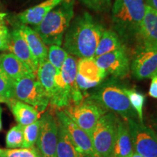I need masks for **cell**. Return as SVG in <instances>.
Wrapping results in <instances>:
<instances>
[{
    "label": "cell",
    "mask_w": 157,
    "mask_h": 157,
    "mask_svg": "<svg viewBox=\"0 0 157 157\" xmlns=\"http://www.w3.org/2000/svg\"><path fill=\"white\" fill-rule=\"evenodd\" d=\"M103 31V25L88 13L78 15L72 19L64 35L63 49L79 58H95Z\"/></svg>",
    "instance_id": "obj_1"
},
{
    "label": "cell",
    "mask_w": 157,
    "mask_h": 157,
    "mask_svg": "<svg viewBox=\"0 0 157 157\" xmlns=\"http://www.w3.org/2000/svg\"><path fill=\"white\" fill-rule=\"evenodd\" d=\"M130 70L137 79L157 76V48L137 45L131 61Z\"/></svg>",
    "instance_id": "obj_10"
},
{
    "label": "cell",
    "mask_w": 157,
    "mask_h": 157,
    "mask_svg": "<svg viewBox=\"0 0 157 157\" xmlns=\"http://www.w3.org/2000/svg\"><path fill=\"white\" fill-rule=\"evenodd\" d=\"M15 28L19 31L20 34L25 39L29 48H30L31 53L38 62V64L48 59V47L43 42L38 33L32 27L17 23Z\"/></svg>",
    "instance_id": "obj_15"
},
{
    "label": "cell",
    "mask_w": 157,
    "mask_h": 157,
    "mask_svg": "<svg viewBox=\"0 0 157 157\" xmlns=\"http://www.w3.org/2000/svg\"><path fill=\"white\" fill-rule=\"evenodd\" d=\"M145 0H114L112 7V30L124 44L137 43L146 10Z\"/></svg>",
    "instance_id": "obj_2"
},
{
    "label": "cell",
    "mask_w": 157,
    "mask_h": 157,
    "mask_svg": "<svg viewBox=\"0 0 157 157\" xmlns=\"http://www.w3.org/2000/svg\"><path fill=\"white\" fill-rule=\"evenodd\" d=\"M130 157H143V156H141L140 154H137V153H133L132 154V156H131Z\"/></svg>",
    "instance_id": "obj_39"
},
{
    "label": "cell",
    "mask_w": 157,
    "mask_h": 157,
    "mask_svg": "<svg viewBox=\"0 0 157 157\" xmlns=\"http://www.w3.org/2000/svg\"><path fill=\"white\" fill-rule=\"evenodd\" d=\"M133 149L143 157H157V135L139 120L127 121Z\"/></svg>",
    "instance_id": "obj_8"
},
{
    "label": "cell",
    "mask_w": 157,
    "mask_h": 157,
    "mask_svg": "<svg viewBox=\"0 0 157 157\" xmlns=\"http://www.w3.org/2000/svg\"><path fill=\"white\" fill-rule=\"evenodd\" d=\"M74 15V1L64 0L48 13L42 22L32 28L47 46H61L64 35Z\"/></svg>",
    "instance_id": "obj_4"
},
{
    "label": "cell",
    "mask_w": 157,
    "mask_h": 157,
    "mask_svg": "<svg viewBox=\"0 0 157 157\" xmlns=\"http://www.w3.org/2000/svg\"><path fill=\"white\" fill-rule=\"evenodd\" d=\"M95 90L87 97L93 100L105 111H111L120 115L124 120H139L136 111L130 105L124 92V87L118 82L117 78H111L100 83Z\"/></svg>",
    "instance_id": "obj_3"
},
{
    "label": "cell",
    "mask_w": 157,
    "mask_h": 157,
    "mask_svg": "<svg viewBox=\"0 0 157 157\" xmlns=\"http://www.w3.org/2000/svg\"><path fill=\"white\" fill-rule=\"evenodd\" d=\"M78 73L82 76L98 82H102L108 74L96 63L95 58H80L77 62Z\"/></svg>",
    "instance_id": "obj_23"
},
{
    "label": "cell",
    "mask_w": 157,
    "mask_h": 157,
    "mask_svg": "<svg viewBox=\"0 0 157 157\" xmlns=\"http://www.w3.org/2000/svg\"><path fill=\"white\" fill-rule=\"evenodd\" d=\"M148 94L151 97L157 99V76H155V77L151 78Z\"/></svg>",
    "instance_id": "obj_34"
},
{
    "label": "cell",
    "mask_w": 157,
    "mask_h": 157,
    "mask_svg": "<svg viewBox=\"0 0 157 157\" xmlns=\"http://www.w3.org/2000/svg\"><path fill=\"white\" fill-rule=\"evenodd\" d=\"M0 68L13 82L25 76H36L26 65L12 53L0 56Z\"/></svg>",
    "instance_id": "obj_18"
},
{
    "label": "cell",
    "mask_w": 157,
    "mask_h": 157,
    "mask_svg": "<svg viewBox=\"0 0 157 157\" xmlns=\"http://www.w3.org/2000/svg\"><path fill=\"white\" fill-rule=\"evenodd\" d=\"M10 39V32L5 25V23L0 25V50H8Z\"/></svg>",
    "instance_id": "obj_32"
},
{
    "label": "cell",
    "mask_w": 157,
    "mask_h": 157,
    "mask_svg": "<svg viewBox=\"0 0 157 157\" xmlns=\"http://www.w3.org/2000/svg\"><path fill=\"white\" fill-rule=\"evenodd\" d=\"M40 121L37 120L31 124L24 126L23 128V148H31L34 146L39 137Z\"/></svg>",
    "instance_id": "obj_29"
},
{
    "label": "cell",
    "mask_w": 157,
    "mask_h": 157,
    "mask_svg": "<svg viewBox=\"0 0 157 157\" xmlns=\"http://www.w3.org/2000/svg\"><path fill=\"white\" fill-rule=\"evenodd\" d=\"M23 128L24 126L17 124L7 132L5 137L6 146L7 148H23Z\"/></svg>",
    "instance_id": "obj_25"
},
{
    "label": "cell",
    "mask_w": 157,
    "mask_h": 157,
    "mask_svg": "<svg viewBox=\"0 0 157 157\" xmlns=\"http://www.w3.org/2000/svg\"><path fill=\"white\" fill-rule=\"evenodd\" d=\"M95 59L100 68L114 78H125L130 71L129 58L126 48L96 57Z\"/></svg>",
    "instance_id": "obj_11"
},
{
    "label": "cell",
    "mask_w": 157,
    "mask_h": 157,
    "mask_svg": "<svg viewBox=\"0 0 157 157\" xmlns=\"http://www.w3.org/2000/svg\"><path fill=\"white\" fill-rule=\"evenodd\" d=\"M0 96L9 100L13 98V82L0 68Z\"/></svg>",
    "instance_id": "obj_30"
},
{
    "label": "cell",
    "mask_w": 157,
    "mask_h": 157,
    "mask_svg": "<svg viewBox=\"0 0 157 157\" xmlns=\"http://www.w3.org/2000/svg\"><path fill=\"white\" fill-rule=\"evenodd\" d=\"M157 48V11L146 5L137 45ZM136 45V46H137Z\"/></svg>",
    "instance_id": "obj_14"
},
{
    "label": "cell",
    "mask_w": 157,
    "mask_h": 157,
    "mask_svg": "<svg viewBox=\"0 0 157 157\" xmlns=\"http://www.w3.org/2000/svg\"><path fill=\"white\" fill-rule=\"evenodd\" d=\"M124 48L126 47L114 31L113 30H104L98 42L95 58Z\"/></svg>",
    "instance_id": "obj_24"
},
{
    "label": "cell",
    "mask_w": 157,
    "mask_h": 157,
    "mask_svg": "<svg viewBox=\"0 0 157 157\" xmlns=\"http://www.w3.org/2000/svg\"><path fill=\"white\" fill-rule=\"evenodd\" d=\"M64 0H45L39 5L25 10L17 15L18 23L35 26L39 24L44 17Z\"/></svg>",
    "instance_id": "obj_16"
},
{
    "label": "cell",
    "mask_w": 157,
    "mask_h": 157,
    "mask_svg": "<svg viewBox=\"0 0 157 157\" xmlns=\"http://www.w3.org/2000/svg\"><path fill=\"white\" fill-rule=\"evenodd\" d=\"M8 50L10 53L14 55L23 63L26 65L36 75V71L39 66L38 62L31 53L30 48H29L25 39L16 28L10 32Z\"/></svg>",
    "instance_id": "obj_13"
},
{
    "label": "cell",
    "mask_w": 157,
    "mask_h": 157,
    "mask_svg": "<svg viewBox=\"0 0 157 157\" xmlns=\"http://www.w3.org/2000/svg\"><path fill=\"white\" fill-rule=\"evenodd\" d=\"M0 157H42L38 148H0Z\"/></svg>",
    "instance_id": "obj_27"
},
{
    "label": "cell",
    "mask_w": 157,
    "mask_h": 157,
    "mask_svg": "<svg viewBox=\"0 0 157 157\" xmlns=\"http://www.w3.org/2000/svg\"><path fill=\"white\" fill-rule=\"evenodd\" d=\"M13 98L29 104L41 113L50 103V98L36 76H25L13 82Z\"/></svg>",
    "instance_id": "obj_6"
},
{
    "label": "cell",
    "mask_w": 157,
    "mask_h": 157,
    "mask_svg": "<svg viewBox=\"0 0 157 157\" xmlns=\"http://www.w3.org/2000/svg\"><path fill=\"white\" fill-rule=\"evenodd\" d=\"M5 16H6L5 13H2L0 12V25L2 24V23H4V18H5Z\"/></svg>",
    "instance_id": "obj_36"
},
{
    "label": "cell",
    "mask_w": 157,
    "mask_h": 157,
    "mask_svg": "<svg viewBox=\"0 0 157 157\" xmlns=\"http://www.w3.org/2000/svg\"><path fill=\"white\" fill-rule=\"evenodd\" d=\"M124 92L128 98L130 105L136 111L138 119L140 122H143V106H144L145 101H146V97L143 93L137 91L135 89H128V88H124Z\"/></svg>",
    "instance_id": "obj_26"
},
{
    "label": "cell",
    "mask_w": 157,
    "mask_h": 157,
    "mask_svg": "<svg viewBox=\"0 0 157 157\" xmlns=\"http://www.w3.org/2000/svg\"><path fill=\"white\" fill-rule=\"evenodd\" d=\"M58 133L57 157H88L76 148L66 128L58 121Z\"/></svg>",
    "instance_id": "obj_21"
},
{
    "label": "cell",
    "mask_w": 157,
    "mask_h": 157,
    "mask_svg": "<svg viewBox=\"0 0 157 157\" xmlns=\"http://www.w3.org/2000/svg\"><path fill=\"white\" fill-rule=\"evenodd\" d=\"M14 116L15 120L23 126L31 124L39 120L42 113L29 104L13 98L7 103Z\"/></svg>",
    "instance_id": "obj_20"
},
{
    "label": "cell",
    "mask_w": 157,
    "mask_h": 157,
    "mask_svg": "<svg viewBox=\"0 0 157 157\" xmlns=\"http://www.w3.org/2000/svg\"><path fill=\"white\" fill-rule=\"evenodd\" d=\"M57 71L58 70L48 61V59L39 63L37 68L36 78L48 93L49 98L52 96L56 89L55 76Z\"/></svg>",
    "instance_id": "obj_22"
},
{
    "label": "cell",
    "mask_w": 157,
    "mask_h": 157,
    "mask_svg": "<svg viewBox=\"0 0 157 157\" xmlns=\"http://www.w3.org/2000/svg\"><path fill=\"white\" fill-rule=\"evenodd\" d=\"M37 148L42 157H57L58 125L56 117L50 111L41 116Z\"/></svg>",
    "instance_id": "obj_9"
},
{
    "label": "cell",
    "mask_w": 157,
    "mask_h": 157,
    "mask_svg": "<svg viewBox=\"0 0 157 157\" xmlns=\"http://www.w3.org/2000/svg\"><path fill=\"white\" fill-rule=\"evenodd\" d=\"M7 102H8V100L5 99V98H2V96H0V103H7Z\"/></svg>",
    "instance_id": "obj_38"
},
{
    "label": "cell",
    "mask_w": 157,
    "mask_h": 157,
    "mask_svg": "<svg viewBox=\"0 0 157 157\" xmlns=\"http://www.w3.org/2000/svg\"><path fill=\"white\" fill-rule=\"evenodd\" d=\"M90 137L101 116L107 113L103 107L88 97L77 104L70 103L61 110Z\"/></svg>",
    "instance_id": "obj_7"
},
{
    "label": "cell",
    "mask_w": 157,
    "mask_h": 157,
    "mask_svg": "<svg viewBox=\"0 0 157 157\" xmlns=\"http://www.w3.org/2000/svg\"><path fill=\"white\" fill-rule=\"evenodd\" d=\"M76 82L77 84L78 87L79 88V90L85 91L90 88H93L97 87V86L101 82H98L95 81H91V80L88 79V78L82 76L81 74L77 73L76 78Z\"/></svg>",
    "instance_id": "obj_33"
},
{
    "label": "cell",
    "mask_w": 157,
    "mask_h": 157,
    "mask_svg": "<svg viewBox=\"0 0 157 157\" xmlns=\"http://www.w3.org/2000/svg\"><path fill=\"white\" fill-rule=\"evenodd\" d=\"M119 117L105 113L98 120L91 136L96 157H111L115 145Z\"/></svg>",
    "instance_id": "obj_5"
},
{
    "label": "cell",
    "mask_w": 157,
    "mask_h": 157,
    "mask_svg": "<svg viewBox=\"0 0 157 157\" xmlns=\"http://www.w3.org/2000/svg\"><path fill=\"white\" fill-rule=\"evenodd\" d=\"M2 107L0 106V131L2 130Z\"/></svg>",
    "instance_id": "obj_37"
},
{
    "label": "cell",
    "mask_w": 157,
    "mask_h": 157,
    "mask_svg": "<svg viewBox=\"0 0 157 157\" xmlns=\"http://www.w3.org/2000/svg\"><path fill=\"white\" fill-rule=\"evenodd\" d=\"M77 62L76 57L68 54L60 70L64 82L67 84L71 90V103L74 104L80 103L85 98V96L82 93V91L78 87L76 82V75L78 73Z\"/></svg>",
    "instance_id": "obj_17"
},
{
    "label": "cell",
    "mask_w": 157,
    "mask_h": 157,
    "mask_svg": "<svg viewBox=\"0 0 157 157\" xmlns=\"http://www.w3.org/2000/svg\"><path fill=\"white\" fill-rule=\"evenodd\" d=\"M84 6L92 10L100 13L108 12L111 7V0H79Z\"/></svg>",
    "instance_id": "obj_31"
},
{
    "label": "cell",
    "mask_w": 157,
    "mask_h": 157,
    "mask_svg": "<svg viewBox=\"0 0 157 157\" xmlns=\"http://www.w3.org/2000/svg\"><path fill=\"white\" fill-rule=\"evenodd\" d=\"M68 55V52L60 46L50 45L48 48V60L57 70H60Z\"/></svg>",
    "instance_id": "obj_28"
},
{
    "label": "cell",
    "mask_w": 157,
    "mask_h": 157,
    "mask_svg": "<svg viewBox=\"0 0 157 157\" xmlns=\"http://www.w3.org/2000/svg\"><path fill=\"white\" fill-rule=\"evenodd\" d=\"M56 113L57 119L66 128L76 148L88 157H96L91 137L63 111H57Z\"/></svg>",
    "instance_id": "obj_12"
},
{
    "label": "cell",
    "mask_w": 157,
    "mask_h": 157,
    "mask_svg": "<svg viewBox=\"0 0 157 157\" xmlns=\"http://www.w3.org/2000/svg\"><path fill=\"white\" fill-rule=\"evenodd\" d=\"M146 5L157 11V0H145Z\"/></svg>",
    "instance_id": "obj_35"
},
{
    "label": "cell",
    "mask_w": 157,
    "mask_h": 157,
    "mask_svg": "<svg viewBox=\"0 0 157 157\" xmlns=\"http://www.w3.org/2000/svg\"><path fill=\"white\" fill-rule=\"evenodd\" d=\"M133 146L127 121L119 117L117 137L111 157H130Z\"/></svg>",
    "instance_id": "obj_19"
}]
</instances>
